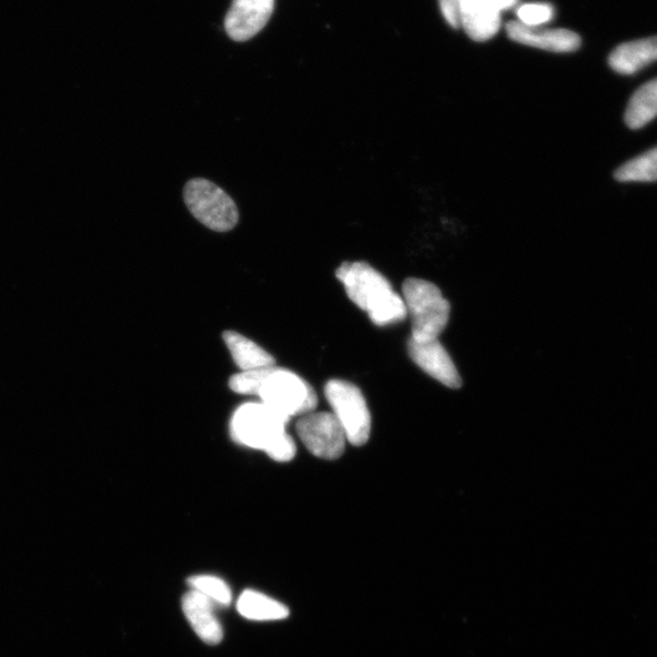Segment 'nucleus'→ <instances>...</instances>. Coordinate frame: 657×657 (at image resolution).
<instances>
[{
    "instance_id": "1",
    "label": "nucleus",
    "mask_w": 657,
    "mask_h": 657,
    "mask_svg": "<svg viewBox=\"0 0 657 657\" xmlns=\"http://www.w3.org/2000/svg\"><path fill=\"white\" fill-rule=\"evenodd\" d=\"M348 296L366 311L374 325L386 327L407 317L406 303L390 281L366 262H345L337 270Z\"/></svg>"
},
{
    "instance_id": "2",
    "label": "nucleus",
    "mask_w": 657,
    "mask_h": 657,
    "mask_svg": "<svg viewBox=\"0 0 657 657\" xmlns=\"http://www.w3.org/2000/svg\"><path fill=\"white\" fill-rule=\"evenodd\" d=\"M288 421L265 403L251 402L232 414L230 434L241 446L263 451L270 459L287 463L296 456V444L287 432Z\"/></svg>"
},
{
    "instance_id": "3",
    "label": "nucleus",
    "mask_w": 657,
    "mask_h": 657,
    "mask_svg": "<svg viewBox=\"0 0 657 657\" xmlns=\"http://www.w3.org/2000/svg\"><path fill=\"white\" fill-rule=\"evenodd\" d=\"M403 301L412 318V338L417 341L439 339L450 320V302L432 282L409 278L404 281Z\"/></svg>"
},
{
    "instance_id": "4",
    "label": "nucleus",
    "mask_w": 657,
    "mask_h": 657,
    "mask_svg": "<svg viewBox=\"0 0 657 657\" xmlns=\"http://www.w3.org/2000/svg\"><path fill=\"white\" fill-rule=\"evenodd\" d=\"M258 397L266 406L290 420L317 408V393L295 372L273 368L263 382Z\"/></svg>"
},
{
    "instance_id": "5",
    "label": "nucleus",
    "mask_w": 657,
    "mask_h": 657,
    "mask_svg": "<svg viewBox=\"0 0 657 657\" xmlns=\"http://www.w3.org/2000/svg\"><path fill=\"white\" fill-rule=\"evenodd\" d=\"M185 200L191 215L212 230L229 231L238 225L239 212L235 200L207 179L188 181Z\"/></svg>"
},
{
    "instance_id": "6",
    "label": "nucleus",
    "mask_w": 657,
    "mask_h": 657,
    "mask_svg": "<svg viewBox=\"0 0 657 657\" xmlns=\"http://www.w3.org/2000/svg\"><path fill=\"white\" fill-rule=\"evenodd\" d=\"M326 397L346 433L348 442L353 446L366 444L370 437L371 417L361 390L351 382L331 380L326 386Z\"/></svg>"
},
{
    "instance_id": "7",
    "label": "nucleus",
    "mask_w": 657,
    "mask_h": 657,
    "mask_svg": "<svg viewBox=\"0 0 657 657\" xmlns=\"http://www.w3.org/2000/svg\"><path fill=\"white\" fill-rule=\"evenodd\" d=\"M296 432L313 456L333 460L345 452L346 433L332 413L305 414L296 424Z\"/></svg>"
},
{
    "instance_id": "8",
    "label": "nucleus",
    "mask_w": 657,
    "mask_h": 657,
    "mask_svg": "<svg viewBox=\"0 0 657 657\" xmlns=\"http://www.w3.org/2000/svg\"><path fill=\"white\" fill-rule=\"evenodd\" d=\"M275 0H232L226 17V31L237 42L255 37L268 24Z\"/></svg>"
},
{
    "instance_id": "9",
    "label": "nucleus",
    "mask_w": 657,
    "mask_h": 657,
    "mask_svg": "<svg viewBox=\"0 0 657 657\" xmlns=\"http://www.w3.org/2000/svg\"><path fill=\"white\" fill-rule=\"evenodd\" d=\"M409 356L430 377L437 379L444 387L459 389L462 379L454 363L444 350L439 339L429 341H417L410 339L408 342Z\"/></svg>"
},
{
    "instance_id": "10",
    "label": "nucleus",
    "mask_w": 657,
    "mask_h": 657,
    "mask_svg": "<svg viewBox=\"0 0 657 657\" xmlns=\"http://www.w3.org/2000/svg\"><path fill=\"white\" fill-rule=\"evenodd\" d=\"M507 33L514 42L554 53H571L581 47V37L569 29H540L511 22Z\"/></svg>"
},
{
    "instance_id": "11",
    "label": "nucleus",
    "mask_w": 657,
    "mask_h": 657,
    "mask_svg": "<svg viewBox=\"0 0 657 657\" xmlns=\"http://www.w3.org/2000/svg\"><path fill=\"white\" fill-rule=\"evenodd\" d=\"M184 611L193 630L202 641L216 645L224 640V630L215 612V603L207 596L191 590L185 595Z\"/></svg>"
},
{
    "instance_id": "12",
    "label": "nucleus",
    "mask_w": 657,
    "mask_h": 657,
    "mask_svg": "<svg viewBox=\"0 0 657 657\" xmlns=\"http://www.w3.org/2000/svg\"><path fill=\"white\" fill-rule=\"evenodd\" d=\"M501 23V13L490 0H460V26L475 42L493 38Z\"/></svg>"
},
{
    "instance_id": "13",
    "label": "nucleus",
    "mask_w": 657,
    "mask_h": 657,
    "mask_svg": "<svg viewBox=\"0 0 657 657\" xmlns=\"http://www.w3.org/2000/svg\"><path fill=\"white\" fill-rule=\"evenodd\" d=\"M656 60L657 36L619 46L611 53L609 64L616 73L633 75Z\"/></svg>"
},
{
    "instance_id": "14",
    "label": "nucleus",
    "mask_w": 657,
    "mask_h": 657,
    "mask_svg": "<svg viewBox=\"0 0 657 657\" xmlns=\"http://www.w3.org/2000/svg\"><path fill=\"white\" fill-rule=\"evenodd\" d=\"M224 340L241 371L276 367V359L267 351L241 333L226 331Z\"/></svg>"
},
{
    "instance_id": "15",
    "label": "nucleus",
    "mask_w": 657,
    "mask_h": 657,
    "mask_svg": "<svg viewBox=\"0 0 657 657\" xmlns=\"http://www.w3.org/2000/svg\"><path fill=\"white\" fill-rule=\"evenodd\" d=\"M237 606L242 618L252 621H276L289 616L286 605L255 591L242 593Z\"/></svg>"
},
{
    "instance_id": "16",
    "label": "nucleus",
    "mask_w": 657,
    "mask_h": 657,
    "mask_svg": "<svg viewBox=\"0 0 657 657\" xmlns=\"http://www.w3.org/2000/svg\"><path fill=\"white\" fill-rule=\"evenodd\" d=\"M657 116V78L645 84L632 96L624 121L632 129H640Z\"/></svg>"
},
{
    "instance_id": "17",
    "label": "nucleus",
    "mask_w": 657,
    "mask_h": 657,
    "mask_svg": "<svg viewBox=\"0 0 657 657\" xmlns=\"http://www.w3.org/2000/svg\"><path fill=\"white\" fill-rule=\"evenodd\" d=\"M619 181H657V147L615 172Z\"/></svg>"
},
{
    "instance_id": "18",
    "label": "nucleus",
    "mask_w": 657,
    "mask_h": 657,
    "mask_svg": "<svg viewBox=\"0 0 657 657\" xmlns=\"http://www.w3.org/2000/svg\"><path fill=\"white\" fill-rule=\"evenodd\" d=\"M188 584L191 590L207 596V598L219 606H229L232 599L229 585L215 576H195L190 578Z\"/></svg>"
},
{
    "instance_id": "19",
    "label": "nucleus",
    "mask_w": 657,
    "mask_h": 657,
    "mask_svg": "<svg viewBox=\"0 0 657 657\" xmlns=\"http://www.w3.org/2000/svg\"><path fill=\"white\" fill-rule=\"evenodd\" d=\"M273 368L275 367L241 371L230 378L229 388L239 394L258 396L263 382Z\"/></svg>"
},
{
    "instance_id": "20",
    "label": "nucleus",
    "mask_w": 657,
    "mask_h": 657,
    "mask_svg": "<svg viewBox=\"0 0 657 657\" xmlns=\"http://www.w3.org/2000/svg\"><path fill=\"white\" fill-rule=\"evenodd\" d=\"M518 17L519 23L530 27H538L552 22L554 9L549 4L529 3L518 9Z\"/></svg>"
},
{
    "instance_id": "21",
    "label": "nucleus",
    "mask_w": 657,
    "mask_h": 657,
    "mask_svg": "<svg viewBox=\"0 0 657 657\" xmlns=\"http://www.w3.org/2000/svg\"><path fill=\"white\" fill-rule=\"evenodd\" d=\"M441 12L453 28L460 26V0H440Z\"/></svg>"
},
{
    "instance_id": "22",
    "label": "nucleus",
    "mask_w": 657,
    "mask_h": 657,
    "mask_svg": "<svg viewBox=\"0 0 657 657\" xmlns=\"http://www.w3.org/2000/svg\"><path fill=\"white\" fill-rule=\"evenodd\" d=\"M492 5L498 10L500 13L504 10L511 9L519 3V0H490Z\"/></svg>"
}]
</instances>
